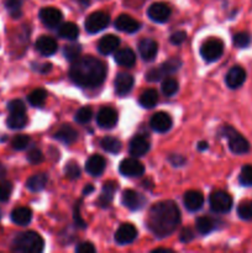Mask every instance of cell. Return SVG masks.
Wrapping results in <instances>:
<instances>
[{
  "label": "cell",
  "instance_id": "cell-31",
  "mask_svg": "<svg viewBox=\"0 0 252 253\" xmlns=\"http://www.w3.org/2000/svg\"><path fill=\"white\" fill-rule=\"evenodd\" d=\"M6 124L10 128H12V130H19V128L25 127L27 124L26 113L10 114L9 118H7L6 120Z\"/></svg>",
  "mask_w": 252,
  "mask_h": 253
},
{
  "label": "cell",
  "instance_id": "cell-40",
  "mask_svg": "<svg viewBox=\"0 0 252 253\" xmlns=\"http://www.w3.org/2000/svg\"><path fill=\"white\" fill-rule=\"evenodd\" d=\"M82 53V47L79 44H68V46L64 47L63 54L68 61L74 62L76 59H78L81 57Z\"/></svg>",
  "mask_w": 252,
  "mask_h": 253
},
{
  "label": "cell",
  "instance_id": "cell-48",
  "mask_svg": "<svg viewBox=\"0 0 252 253\" xmlns=\"http://www.w3.org/2000/svg\"><path fill=\"white\" fill-rule=\"evenodd\" d=\"M165 77V73H163V71L160 68H153V69H150V71L147 72V74H146V79H147L148 82H157L160 81L161 78H163Z\"/></svg>",
  "mask_w": 252,
  "mask_h": 253
},
{
  "label": "cell",
  "instance_id": "cell-26",
  "mask_svg": "<svg viewBox=\"0 0 252 253\" xmlns=\"http://www.w3.org/2000/svg\"><path fill=\"white\" fill-rule=\"evenodd\" d=\"M116 189H118V185L114 182H108L104 184L103 190H101V194L98 199V205L101 208H108L110 205V203L113 202L114 194H115Z\"/></svg>",
  "mask_w": 252,
  "mask_h": 253
},
{
  "label": "cell",
  "instance_id": "cell-45",
  "mask_svg": "<svg viewBox=\"0 0 252 253\" xmlns=\"http://www.w3.org/2000/svg\"><path fill=\"white\" fill-rule=\"evenodd\" d=\"M64 173H66V177L69 178V179H77L81 175V168L77 165L76 162H69L68 165L64 168Z\"/></svg>",
  "mask_w": 252,
  "mask_h": 253
},
{
  "label": "cell",
  "instance_id": "cell-12",
  "mask_svg": "<svg viewBox=\"0 0 252 253\" xmlns=\"http://www.w3.org/2000/svg\"><path fill=\"white\" fill-rule=\"evenodd\" d=\"M172 118L168 115L167 113H163V111H158L155 115L151 118L150 125L152 127V130H155L156 132H167L170 127H172Z\"/></svg>",
  "mask_w": 252,
  "mask_h": 253
},
{
  "label": "cell",
  "instance_id": "cell-51",
  "mask_svg": "<svg viewBox=\"0 0 252 253\" xmlns=\"http://www.w3.org/2000/svg\"><path fill=\"white\" fill-rule=\"evenodd\" d=\"M187 39V34L184 31H177L170 36V42L173 44H182Z\"/></svg>",
  "mask_w": 252,
  "mask_h": 253
},
{
  "label": "cell",
  "instance_id": "cell-34",
  "mask_svg": "<svg viewBox=\"0 0 252 253\" xmlns=\"http://www.w3.org/2000/svg\"><path fill=\"white\" fill-rule=\"evenodd\" d=\"M195 225H197V230L202 235H208L209 232H211L215 227L214 220L210 219V217L208 216H203V217H199V219H197Z\"/></svg>",
  "mask_w": 252,
  "mask_h": 253
},
{
  "label": "cell",
  "instance_id": "cell-50",
  "mask_svg": "<svg viewBox=\"0 0 252 253\" xmlns=\"http://www.w3.org/2000/svg\"><path fill=\"white\" fill-rule=\"evenodd\" d=\"M77 253H93L95 252V247L90 244V242H82L77 246Z\"/></svg>",
  "mask_w": 252,
  "mask_h": 253
},
{
  "label": "cell",
  "instance_id": "cell-9",
  "mask_svg": "<svg viewBox=\"0 0 252 253\" xmlns=\"http://www.w3.org/2000/svg\"><path fill=\"white\" fill-rule=\"evenodd\" d=\"M147 15L152 21L166 22L170 16V7L166 2H155L147 10Z\"/></svg>",
  "mask_w": 252,
  "mask_h": 253
},
{
  "label": "cell",
  "instance_id": "cell-17",
  "mask_svg": "<svg viewBox=\"0 0 252 253\" xmlns=\"http://www.w3.org/2000/svg\"><path fill=\"white\" fill-rule=\"evenodd\" d=\"M183 203L184 207L190 211H197L204 204V197L198 190H188L185 192L184 197H183Z\"/></svg>",
  "mask_w": 252,
  "mask_h": 253
},
{
  "label": "cell",
  "instance_id": "cell-5",
  "mask_svg": "<svg viewBox=\"0 0 252 253\" xmlns=\"http://www.w3.org/2000/svg\"><path fill=\"white\" fill-rule=\"evenodd\" d=\"M209 204L210 209L217 214H225L231 210L232 204V198L231 195L227 194L224 190H215L210 194L209 197Z\"/></svg>",
  "mask_w": 252,
  "mask_h": 253
},
{
  "label": "cell",
  "instance_id": "cell-27",
  "mask_svg": "<svg viewBox=\"0 0 252 253\" xmlns=\"http://www.w3.org/2000/svg\"><path fill=\"white\" fill-rule=\"evenodd\" d=\"M54 137L58 141H61V142L66 143V145H71V143L76 142V140L78 138V132H77L76 128H73L72 126L63 125L58 131H57Z\"/></svg>",
  "mask_w": 252,
  "mask_h": 253
},
{
  "label": "cell",
  "instance_id": "cell-22",
  "mask_svg": "<svg viewBox=\"0 0 252 253\" xmlns=\"http://www.w3.org/2000/svg\"><path fill=\"white\" fill-rule=\"evenodd\" d=\"M148 150H150V142L143 136H135L128 146L130 155H132L133 157H141L146 155Z\"/></svg>",
  "mask_w": 252,
  "mask_h": 253
},
{
  "label": "cell",
  "instance_id": "cell-6",
  "mask_svg": "<svg viewBox=\"0 0 252 253\" xmlns=\"http://www.w3.org/2000/svg\"><path fill=\"white\" fill-rule=\"evenodd\" d=\"M224 53V43L219 39H210L203 43L200 54L207 62H215Z\"/></svg>",
  "mask_w": 252,
  "mask_h": 253
},
{
  "label": "cell",
  "instance_id": "cell-28",
  "mask_svg": "<svg viewBox=\"0 0 252 253\" xmlns=\"http://www.w3.org/2000/svg\"><path fill=\"white\" fill-rule=\"evenodd\" d=\"M48 182V177L44 173H39V174H34L27 179L26 187L27 189L31 190V192H41L42 189H44V187L47 185Z\"/></svg>",
  "mask_w": 252,
  "mask_h": 253
},
{
  "label": "cell",
  "instance_id": "cell-19",
  "mask_svg": "<svg viewBox=\"0 0 252 253\" xmlns=\"http://www.w3.org/2000/svg\"><path fill=\"white\" fill-rule=\"evenodd\" d=\"M133 88V78L128 73H119L115 79V91L118 95H126Z\"/></svg>",
  "mask_w": 252,
  "mask_h": 253
},
{
  "label": "cell",
  "instance_id": "cell-7",
  "mask_svg": "<svg viewBox=\"0 0 252 253\" xmlns=\"http://www.w3.org/2000/svg\"><path fill=\"white\" fill-rule=\"evenodd\" d=\"M109 22H110V17L108 14L104 11H95L91 12L85 20V30L89 34H96V32L101 31L105 27H108Z\"/></svg>",
  "mask_w": 252,
  "mask_h": 253
},
{
  "label": "cell",
  "instance_id": "cell-46",
  "mask_svg": "<svg viewBox=\"0 0 252 253\" xmlns=\"http://www.w3.org/2000/svg\"><path fill=\"white\" fill-rule=\"evenodd\" d=\"M7 110H9L10 114H21L26 113V106L19 99H15V100H11L7 103Z\"/></svg>",
  "mask_w": 252,
  "mask_h": 253
},
{
  "label": "cell",
  "instance_id": "cell-33",
  "mask_svg": "<svg viewBox=\"0 0 252 253\" xmlns=\"http://www.w3.org/2000/svg\"><path fill=\"white\" fill-rule=\"evenodd\" d=\"M22 4H24V0H5L4 1V5L10 16L15 17V19L21 16Z\"/></svg>",
  "mask_w": 252,
  "mask_h": 253
},
{
  "label": "cell",
  "instance_id": "cell-4",
  "mask_svg": "<svg viewBox=\"0 0 252 253\" xmlns=\"http://www.w3.org/2000/svg\"><path fill=\"white\" fill-rule=\"evenodd\" d=\"M220 133L222 135V137H225L229 143V148L234 155H246L247 152H250L251 150V146L250 142L232 126L224 125L220 130Z\"/></svg>",
  "mask_w": 252,
  "mask_h": 253
},
{
  "label": "cell",
  "instance_id": "cell-2",
  "mask_svg": "<svg viewBox=\"0 0 252 253\" xmlns=\"http://www.w3.org/2000/svg\"><path fill=\"white\" fill-rule=\"evenodd\" d=\"M106 77L105 64L100 59L91 56L79 57L72 62L69 69V78L77 85L84 88H95L99 86Z\"/></svg>",
  "mask_w": 252,
  "mask_h": 253
},
{
  "label": "cell",
  "instance_id": "cell-24",
  "mask_svg": "<svg viewBox=\"0 0 252 253\" xmlns=\"http://www.w3.org/2000/svg\"><path fill=\"white\" fill-rule=\"evenodd\" d=\"M114 58H115L116 63L120 64L121 67L130 68V67H132L135 64L136 54L131 48H121L115 52V57Z\"/></svg>",
  "mask_w": 252,
  "mask_h": 253
},
{
  "label": "cell",
  "instance_id": "cell-10",
  "mask_svg": "<svg viewBox=\"0 0 252 253\" xmlns=\"http://www.w3.org/2000/svg\"><path fill=\"white\" fill-rule=\"evenodd\" d=\"M246 81V71L241 66H234L225 77L226 85L230 89H237Z\"/></svg>",
  "mask_w": 252,
  "mask_h": 253
},
{
  "label": "cell",
  "instance_id": "cell-20",
  "mask_svg": "<svg viewBox=\"0 0 252 253\" xmlns=\"http://www.w3.org/2000/svg\"><path fill=\"white\" fill-rule=\"evenodd\" d=\"M105 160L100 155H93L85 163V170L93 177H99L105 169Z\"/></svg>",
  "mask_w": 252,
  "mask_h": 253
},
{
  "label": "cell",
  "instance_id": "cell-53",
  "mask_svg": "<svg viewBox=\"0 0 252 253\" xmlns=\"http://www.w3.org/2000/svg\"><path fill=\"white\" fill-rule=\"evenodd\" d=\"M51 63H42V64H39L37 66V71L41 72V73H47V72L51 71Z\"/></svg>",
  "mask_w": 252,
  "mask_h": 253
},
{
  "label": "cell",
  "instance_id": "cell-59",
  "mask_svg": "<svg viewBox=\"0 0 252 253\" xmlns=\"http://www.w3.org/2000/svg\"><path fill=\"white\" fill-rule=\"evenodd\" d=\"M82 2H83V4H86V2H89V0H81Z\"/></svg>",
  "mask_w": 252,
  "mask_h": 253
},
{
  "label": "cell",
  "instance_id": "cell-43",
  "mask_svg": "<svg viewBox=\"0 0 252 253\" xmlns=\"http://www.w3.org/2000/svg\"><path fill=\"white\" fill-rule=\"evenodd\" d=\"M29 143H30V137L29 136H25V135L15 136L11 141L12 148H14V150H17V151L25 150V148L29 146Z\"/></svg>",
  "mask_w": 252,
  "mask_h": 253
},
{
  "label": "cell",
  "instance_id": "cell-36",
  "mask_svg": "<svg viewBox=\"0 0 252 253\" xmlns=\"http://www.w3.org/2000/svg\"><path fill=\"white\" fill-rule=\"evenodd\" d=\"M47 93L44 89H35L34 91L29 94V103L31 104L32 106H42L43 103L46 101Z\"/></svg>",
  "mask_w": 252,
  "mask_h": 253
},
{
  "label": "cell",
  "instance_id": "cell-42",
  "mask_svg": "<svg viewBox=\"0 0 252 253\" xmlns=\"http://www.w3.org/2000/svg\"><path fill=\"white\" fill-rule=\"evenodd\" d=\"M180 64H182V62H180L179 59L172 58V59H169V61L165 62V63L161 66V69L163 71L165 76H167V74L174 73L175 71H178V69L180 68Z\"/></svg>",
  "mask_w": 252,
  "mask_h": 253
},
{
  "label": "cell",
  "instance_id": "cell-29",
  "mask_svg": "<svg viewBox=\"0 0 252 253\" xmlns=\"http://www.w3.org/2000/svg\"><path fill=\"white\" fill-rule=\"evenodd\" d=\"M58 36H61L62 39L74 41V40L78 39L79 36L78 26H77L76 24H73V22H66V24L61 25L58 29Z\"/></svg>",
  "mask_w": 252,
  "mask_h": 253
},
{
  "label": "cell",
  "instance_id": "cell-15",
  "mask_svg": "<svg viewBox=\"0 0 252 253\" xmlns=\"http://www.w3.org/2000/svg\"><path fill=\"white\" fill-rule=\"evenodd\" d=\"M62 17H63V15H62L61 10L56 9V7H43L40 11V19L47 27H54L59 25V22L62 21Z\"/></svg>",
  "mask_w": 252,
  "mask_h": 253
},
{
  "label": "cell",
  "instance_id": "cell-54",
  "mask_svg": "<svg viewBox=\"0 0 252 253\" xmlns=\"http://www.w3.org/2000/svg\"><path fill=\"white\" fill-rule=\"evenodd\" d=\"M169 161L173 163V166H180L184 163V158L180 157V156H173L169 158Z\"/></svg>",
  "mask_w": 252,
  "mask_h": 253
},
{
  "label": "cell",
  "instance_id": "cell-49",
  "mask_svg": "<svg viewBox=\"0 0 252 253\" xmlns=\"http://www.w3.org/2000/svg\"><path fill=\"white\" fill-rule=\"evenodd\" d=\"M193 239H194V232H193V230L190 229V227H184V229L180 231L179 240L183 244H188V242L192 241Z\"/></svg>",
  "mask_w": 252,
  "mask_h": 253
},
{
  "label": "cell",
  "instance_id": "cell-35",
  "mask_svg": "<svg viewBox=\"0 0 252 253\" xmlns=\"http://www.w3.org/2000/svg\"><path fill=\"white\" fill-rule=\"evenodd\" d=\"M237 215L245 221L252 220V200H244L237 207Z\"/></svg>",
  "mask_w": 252,
  "mask_h": 253
},
{
  "label": "cell",
  "instance_id": "cell-32",
  "mask_svg": "<svg viewBox=\"0 0 252 253\" xmlns=\"http://www.w3.org/2000/svg\"><path fill=\"white\" fill-rule=\"evenodd\" d=\"M100 145H101V147H103L104 151H106V152H109V153H114V155H116V153H119L121 151L120 141L115 137H110V136H106V137H104L103 140H101Z\"/></svg>",
  "mask_w": 252,
  "mask_h": 253
},
{
  "label": "cell",
  "instance_id": "cell-25",
  "mask_svg": "<svg viewBox=\"0 0 252 253\" xmlns=\"http://www.w3.org/2000/svg\"><path fill=\"white\" fill-rule=\"evenodd\" d=\"M32 219V211L31 209L26 207H20L12 210L11 212V220L14 224L20 225V226H26L31 222Z\"/></svg>",
  "mask_w": 252,
  "mask_h": 253
},
{
  "label": "cell",
  "instance_id": "cell-23",
  "mask_svg": "<svg viewBox=\"0 0 252 253\" xmlns=\"http://www.w3.org/2000/svg\"><path fill=\"white\" fill-rule=\"evenodd\" d=\"M36 49L42 56H52L57 51V42L56 40L49 36H41L36 41Z\"/></svg>",
  "mask_w": 252,
  "mask_h": 253
},
{
  "label": "cell",
  "instance_id": "cell-13",
  "mask_svg": "<svg viewBox=\"0 0 252 253\" xmlns=\"http://www.w3.org/2000/svg\"><path fill=\"white\" fill-rule=\"evenodd\" d=\"M96 123L103 128H113L118 123V113L113 108H101L96 115Z\"/></svg>",
  "mask_w": 252,
  "mask_h": 253
},
{
  "label": "cell",
  "instance_id": "cell-47",
  "mask_svg": "<svg viewBox=\"0 0 252 253\" xmlns=\"http://www.w3.org/2000/svg\"><path fill=\"white\" fill-rule=\"evenodd\" d=\"M27 161L30 163H32V165H39V163H41L43 161V155H42V152L40 150L34 148V150H31L27 153Z\"/></svg>",
  "mask_w": 252,
  "mask_h": 253
},
{
  "label": "cell",
  "instance_id": "cell-30",
  "mask_svg": "<svg viewBox=\"0 0 252 253\" xmlns=\"http://www.w3.org/2000/svg\"><path fill=\"white\" fill-rule=\"evenodd\" d=\"M158 101V93L155 90V89H147V90L143 91L140 95V99H138V103L142 108L151 109L157 104Z\"/></svg>",
  "mask_w": 252,
  "mask_h": 253
},
{
  "label": "cell",
  "instance_id": "cell-1",
  "mask_svg": "<svg viewBox=\"0 0 252 253\" xmlns=\"http://www.w3.org/2000/svg\"><path fill=\"white\" fill-rule=\"evenodd\" d=\"M180 224V211L172 200H165L153 205L148 211L147 226L158 239L170 236Z\"/></svg>",
  "mask_w": 252,
  "mask_h": 253
},
{
  "label": "cell",
  "instance_id": "cell-3",
  "mask_svg": "<svg viewBox=\"0 0 252 253\" xmlns=\"http://www.w3.org/2000/svg\"><path fill=\"white\" fill-rule=\"evenodd\" d=\"M43 239L35 231L21 232L14 239L11 250L17 253H40L43 250Z\"/></svg>",
  "mask_w": 252,
  "mask_h": 253
},
{
  "label": "cell",
  "instance_id": "cell-41",
  "mask_svg": "<svg viewBox=\"0 0 252 253\" xmlns=\"http://www.w3.org/2000/svg\"><path fill=\"white\" fill-rule=\"evenodd\" d=\"M91 116H93V110L89 106H83L79 109L76 114V121L79 124H86L90 121Z\"/></svg>",
  "mask_w": 252,
  "mask_h": 253
},
{
  "label": "cell",
  "instance_id": "cell-39",
  "mask_svg": "<svg viewBox=\"0 0 252 253\" xmlns=\"http://www.w3.org/2000/svg\"><path fill=\"white\" fill-rule=\"evenodd\" d=\"M178 82L174 78H166L162 83V91L166 96H173L178 91Z\"/></svg>",
  "mask_w": 252,
  "mask_h": 253
},
{
  "label": "cell",
  "instance_id": "cell-56",
  "mask_svg": "<svg viewBox=\"0 0 252 253\" xmlns=\"http://www.w3.org/2000/svg\"><path fill=\"white\" fill-rule=\"evenodd\" d=\"M152 252H153V253H158V252L169 253V252H172V250H168V249H156V250H153Z\"/></svg>",
  "mask_w": 252,
  "mask_h": 253
},
{
  "label": "cell",
  "instance_id": "cell-55",
  "mask_svg": "<svg viewBox=\"0 0 252 253\" xmlns=\"http://www.w3.org/2000/svg\"><path fill=\"white\" fill-rule=\"evenodd\" d=\"M94 190V188L91 187V185H88V187H85L84 188V190H83V194L84 195H88L89 193H91Z\"/></svg>",
  "mask_w": 252,
  "mask_h": 253
},
{
  "label": "cell",
  "instance_id": "cell-52",
  "mask_svg": "<svg viewBox=\"0 0 252 253\" xmlns=\"http://www.w3.org/2000/svg\"><path fill=\"white\" fill-rule=\"evenodd\" d=\"M74 220H76L78 226L85 227V224H84V221L81 219V216H79V205H77L76 209H74Z\"/></svg>",
  "mask_w": 252,
  "mask_h": 253
},
{
  "label": "cell",
  "instance_id": "cell-14",
  "mask_svg": "<svg viewBox=\"0 0 252 253\" xmlns=\"http://www.w3.org/2000/svg\"><path fill=\"white\" fill-rule=\"evenodd\" d=\"M137 237V230L131 224H123L115 232V241L119 245H128Z\"/></svg>",
  "mask_w": 252,
  "mask_h": 253
},
{
  "label": "cell",
  "instance_id": "cell-37",
  "mask_svg": "<svg viewBox=\"0 0 252 253\" xmlns=\"http://www.w3.org/2000/svg\"><path fill=\"white\" fill-rule=\"evenodd\" d=\"M232 42H234V44L237 48H246V47H249L251 44L252 36L249 32H237L232 37Z\"/></svg>",
  "mask_w": 252,
  "mask_h": 253
},
{
  "label": "cell",
  "instance_id": "cell-21",
  "mask_svg": "<svg viewBox=\"0 0 252 253\" xmlns=\"http://www.w3.org/2000/svg\"><path fill=\"white\" fill-rule=\"evenodd\" d=\"M119 44H120V39L115 35H106V36L101 37L99 40L98 43V49L101 54H110L113 52H115L119 48Z\"/></svg>",
  "mask_w": 252,
  "mask_h": 253
},
{
  "label": "cell",
  "instance_id": "cell-60",
  "mask_svg": "<svg viewBox=\"0 0 252 253\" xmlns=\"http://www.w3.org/2000/svg\"><path fill=\"white\" fill-rule=\"evenodd\" d=\"M0 217H1V211H0Z\"/></svg>",
  "mask_w": 252,
  "mask_h": 253
},
{
  "label": "cell",
  "instance_id": "cell-58",
  "mask_svg": "<svg viewBox=\"0 0 252 253\" xmlns=\"http://www.w3.org/2000/svg\"><path fill=\"white\" fill-rule=\"evenodd\" d=\"M2 173H4V169H2L1 166H0V177H1V175H4V174H2Z\"/></svg>",
  "mask_w": 252,
  "mask_h": 253
},
{
  "label": "cell",
  "instance_id": "cell-38",
  "mask_svg": "<svg viewBox=\"0 0 252 253\" xmlns=\"http://www.w3.org/2000/svg\"><path fill=\"white\" fill-rule=\"evenodd\" d=\"M240 184L244 187H252V166L246 165L241 168L239 175Z\"/></svg>",
  "mask_w": 252,
  "mask_h": 253
},
{
  "label": "cell",
  "instance_id": "cell-8",
  "mask_svg": "<svg viewBox=\"0 0 252 253\" xmlns=\"http://www.w3.org/2000/svg\"><path fill=\"white\" fill-rule=\"evenodd\" d=\"M119 170L125 177H140L145 172L142 163L138 162L136 158H127L120 163Z\"/></svg>",
  "mask_w": 252,
  "mask_h": 253
},
{
  "label": "cell",
  "instance_id": "cell-18",
  "mask_svg": "<svg viewBox=\"0 0 252 253\" xmlns=\"http://www.w3.org/2000/svg\"><path fill=\"white\" fill-rule=\"evenodd\" d=\"M115 27L119 31L127 32V34H133L140 29V22L131 17L130 15H120L115 21Z\"/></svg>",
  "mask_w": 252,
  "mask_h": 253
},
{
  "label": "cell",
  "instance_id": "cell-44",
  "mask_svg": "<svg viewBox=\"0 0 252 253\" xmlns=\"http://www.w3.org/2000/svg\"><path fill=\"white\" fill-rule=\"evenodd\" d=\"M12 193V184L10 182H0V203H5L10 199Z\"/></svg>",
  "mask_w": 252,
  "mask_h": 253
},
{
  "label": "cell",
  "instance_id": "cell-16",
  "mask_svg": "<svg viewBox=\"0 0 252 253\" xmlns=\"http://www.w3.org/2000/svg\"><path fill=\"white\" fill-rule=\"evenodd\" d=\"M138 52L142 59L145 61H152L156 58L158 52V44L152 39H143L138 43Z\"/></svg>",
  "mask_w": 252,
  "mask_h": 253
},
{
  "label": "cell",
  "instance_id": "cell-57",
  "mask_svg": "<svg viewBox=\"0 0 252 253\" xmlns=\"http://www.w3.org/2000/svg\"><path fill=\"white\" fill-rule=\"evenodd\" d=\"M198 148H199L200 151L207 150V148H208V143L207 142H200L199 145H198Z\"/></svg>",
  "mask_w": 252,
  "mask_h": 253
},
{
  "label": "cell",
  "instance_id": "cell-11",
  "mask_svg": "<svg viewBox=\"0 0 252 253\" xmlns=\"http://www.w3.org/2000/svg\"><path fill=\"white\" fill-rule=\"evenodd\" d=\"M121 202L125 205L126 208H128L130 210H140L141 208L145 205L146 199L143 198V195H141L140 193L135 192L132 189H126L123 193V197H121Z\"/></svg>",
  "mask_w": 252,
  "mask_h": 253
}]
</instances>
